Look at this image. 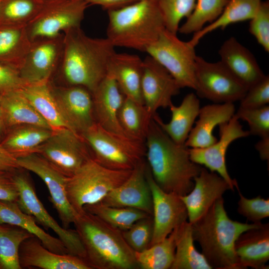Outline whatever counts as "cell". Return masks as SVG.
Segmentation results:
<instances>
[{"label":"cell","mask_w":269,"mask_h":269,"mask_svg":"<svg viewBox=\"0 0 269 269\" xmlns=\"http://www.w3.org/2000/svg\"><path fill=\"white\" fill-rule=\"evenodd\" d=\"M195 91L198 97L214 103L240 101L248 88L220 61L210 62L197 56Z\"/></svg>","instance_id":"obj_12"},{"label":"cell","mask_w":269,"mask_h":269,"mask_svg":"<svg viewBox=\"0 0 269 269\" xmlns=\"http://www.w3.org/2000/svg\"><path fill=\"white\" fill-rule=\"evenodd\" d=\"M107 11L106 37L115 47L146 52L165 29L157 0H138Z\"/></svg>","instance_id":"obj_5"},{"label":"cell","mask_w":269,"mask_h":269,"mask_svg":"<svg viewBox=\"0 0 269 269\" xmlns=\"http://www.w3.org/2000/svg\"><path fill=\"white\" fill-rule=\"evenodd\" d=\"M24 229L0 224V269H21L19 249L21 243L33 236Z\"/></svg>","instance_id":"obj_37"},{"label":"cell","mask_w":269,"mask_h":269,"mask_svg":"<svg viewBox=\"0 0 269 269\" xmlns=\"http://www.w3.org/2000/svg\"><path fill=\"white\" fill-rule=\"evenodd\" d=\"M233 103H213L201 107L198 119L191 130L185 145L189 148H205L216 142L214 129L228 122L234 115Z\"/></svg>","instance_id":"obj_24"},{"label":"cell","mask_w":269,"mask_h":269,"mask_svg":"<svg viewBox=\"0 0 269 269\" xmlns=\"http://www.w3.org/2000/svg\"><path fill=\"white\" fill-rule=\"evenodd\" d=\"M269 103V76H265L260 81L248 89L240 100L242 108H256L268 105Z\"/></svg>","instance_id":"obj_46"},{"label":"cell","mask_w":269,"mask_h":269,"mask_svg":"<svg viewBox=\"0 0 269 269\" xmlns=\"http://www.w3.org/2000/svg\"><path fill=\"white\" fill-rule=\"evenodd\" d=\"M1 107L5 128L28 124L51 129L22 94L21 90L2 95Z\"/></svg>","instance_id":"obj_29"},{"label":"cell","mask_w":269,"mask_h":269,"mask_svg":"<svg viewBox=\"0 0 269 269\" xmlns=\"http://www.w3.org/2000/svg\"><path fill=\"white\" fill-rule=\"evenodd\" d=\"M13 173L0 170V200L16 202L18 199V190Z\"/></svg>","instance_id":"obj_48"},{"label":"cell","mask_w":269,"mask_h":269,"mask_svg":"<svg viewBox=\"0 0 269 269\" xmlns=\"http://www.w3.org/2000/svg\"><path fill=\"white\" fill-rule=\"evenodd\" d=\"M146 167L143 159L101 202L109 206L137 209L152 216V198L146 176Z\"/></svg>","instance_id":"obj_19"},{"label":"cell","mask_w":269,"mask_h":269,"mask_svg":"<svg viewBox=\"0 0 269 269\" xmlns=\"http://www.w3.org/2000/svg\"><path fill=\"white\" fill-rule=\"evenodd\" d=\"M81 135L93 158L110 169L132 170L145 155L144 142L107 131L96 123Z\"/></svg>","instance_id":"obj_7"},{"label":"cell","mask_w":269,"mask_h":269,"mask_svg":"<svg viewBox=\"0 0 269 269\" xmlns=\"http://www.w3.org/2000/svg\"><path fill=\"white\" fill-rule=\"evenodd\" d=\"M36 153L67 177L93 158L91 149L82 136L66 128L53 130L52 134L38 147Z\"/></svg>","instance_id":"obj_11"},{"label":"cell","mask_w":269,"mask_h":269,"mask_svg":"<svg viewBox=\"0 0 269 269\" xmlns=\"http://www.w3.org/2000/svg\"><path fill=\"white\" fill-rule=\"evenodd\" d=\"M124 134L130 138L145 142L152 117L143 104L125 97L118 115Z\"/></svg>","instance_id":"obj_35"},{"label":"cell","mask_w":269,"mask_h":269,"mask_svg":"<svg viewBox=\"0 0 269 269\" xmlns=\"http://www.w3.org/2000/svg\"><path fill=\"white\" fill-rule=\"evenodd\" d=\"M26 85L17 67L0 62V95L20 90Z\"/></svg>","instance_id":"obj_47"},{"label":"cell","mask_w":269,"mask_h":269,"mask_svg":"<svg viewBox=\"0 0 269 269\" xmlns=\"http://www.w3.org/2000/svg\"><path fill=\"white\" fill-rule=\"evenodd\" d=\"M31 43L26 25L0 24V62L18 68Z\"/></svg>","instance_id":"obj_33"},{"label":"cell","mask_w":269,"mask_h":269,"mask_svg":"<svg viewBox=\"0 0 269 269\" xmlns=\"http://www.w3.org/2000/svg\"><path fill=\"white\" fill-rule=\"evenodd\" d=\"M219 54L220 61L248 89L266 75L252 52L235 37L223 42Z\"/></svg>","instance_id":"obj_23"},{"label":"cell","mask_w":269,"mask_h":269,"mask_svg":"<svg viewBox=\"0 0 269 269\" xmlns=\"http://www.w3.org/2000/svg\"><path fill=\"white\" fill-rule=\"evenodd\" d=\"M1 95H0V135L2 134L3 132L5 127L4 124L3 118H2V111H1Z\"/></svg>","instance_id":"obj_52"},{"label":"cell","mask_w":269,"mask_h":269,"mask_svg":"<svg viewBox=\"0 0 269 269\" xmlns=\"http://www.w3.org/2000/svg\"><path fill=\"white\" fill-rule=\"evenodd\" d=\"M88 5L84 0L44 1L39 12L26 25L30 40L56 38L80 27Z\"/></svg>","instance_id":"obj_9"},{"label":"cell","mask_w":269,"mask_h":269,"mask_svg":"<svg viewBox=\"0 0 269 269\" xmlns=\"http://www.w3.org/2000/svg\"><path fill=\"white\" fill-rule=\"evenodd\" d=\"M240 197L238 202L237 211L252 223H261L269 216V199L262 198L261 195L253 198L243 196L239 187L236 188Z\"/></svg>","instance_id":"obj_44"},{"label":"cell","mask_w":269,"mask_h":269,"mask_svg":"<svg viewBox=\"0 0 269 269\" xmlns=\"http://www.w3.org/2000/svg\"><path fill=\"white\" fill-rule=\"evenodd\" d=\"M234 249L240 269H269L266 263L269 260V223H262L242 233Z\"/></svg>","instance_id":"obj_25"},{"label":"cell","mask_w":269,"mask_h":269,"mask_svg":"<svg viewBox=\"0 0 269 269\" xmlns=\"http://www.w3.org/2000/svg\"><path fill=\"white\" fill-rule=\"evenodd\" d=\"M196 0H157L165 29L177 34L179 24L192 12Z\"/></svg>","instance_id":"obj_41"},{"label":"cell","mask_w":269,"mask_h":269,"mask_svg":"<svg viewBox=\"0 0 269 269\" xmlns=\"http://www.w3.org/2000/svg\"><path fill=\"white\" fill-rule=\"evenodd\" d=\"M51 88L69 129L81 134L96 123L92 94L88 89L81 86Z\"/></svg>","instance_id":"obj_18"},{"label":"cell","mask_w":269,"mask_h":269,"mask_svg":"<svg viewBox=\"0 0 269 269\" xmlns=\"http://www.w3.org/2000/svg\"><path fill=\"white\" fill-rule=\"evenodd\" d=\"M84 210L121 231L128 229L138 220L150 215L137 209L109 206L101 202L87 205Z\"/></svg>","instance_id":"obj_38"},{"label":"cell","mask_w":269,"mask_h":269,"mask_svg":"<svg viewBox=\"0 0 269 269\" xmlns=\"http://www.w3.org/2000/svg\"><path fill=\"white\" fill-rule=\"evenodd\" d=\"M191 191L180 196L187 211L188 222L192 224L202 217L214 203L227 190L234 188L218 173L202 167L193 179Z\"/></svg>","instance_id":"obj_20"},{"label":"cell","mask_w":269,"mask_h":269,"mask_svg":"<svg viewBox=\"0 0 269 269\" xmlns=\"http://www.w3.org/2000/svg\"><path fill=\"white\" fill-rule=\"evenodd\" d=\"M262 224H248L231 219L222 197L217 199L202 217L191 224L192 236L212 269H240L234 247L243 232Z\"/></svg>","instance_id":"obj_3"},{"label":"cell","mask_w":269,"mask_h":269,"mask_svg":"<svg viewBox=\"0 0 269 269\" xmlns=\"http://www.w3.org/2000/svg\"><path fill=\"white\" fill-rule=\"evenodd\" d=\"M195 46L180 39L177 34L165 29L145 52L163 66L181 88L195 91L197 55Z\"/></svg>","instance_id":"obj_8"},{"label":"cell","mask_w":269,"mask_h":269,"mask_svg":"<svg viewBox=\"0 0 269 269\" xmlns=\"http://www.w3.org/2000/svg\"><path fill=\"white\" fill-rule=\"evenodd\" d=\"M115 47L107 38L87 36L80 27L63 33L59 65L67 86H81L91 93L107 76Z\"/></svg>","instance_id":"obj_2"},{"label":"cell","mask_w":269,"mask_h":269,"mask_svg":"<svg viewBox=\"0 0 269 269\" xmlns=\"http://www.w3.org/2000/svg\"><path fill=\"white\" fill-rule=\"evenodd\" d=\"M219 127V140L205 148H189L191 160L194 163L218 173L233 188L239 187L237 181L230 176L226 164V155L229 145L235 140L250 135L234 115Z\"/></svg>","instance_id":"obj_15"},{"label":"cell","mask_w":269,"mask_h":269,"mask_svg":"<svg viewBox=\"0 0 269 269\" xmlns=\"http://www.w3.org/2000/svg\"><path fill=\"white\" fill-rule=\"evenodd\" d=\"M42 0L45 1V0Z\"/></svg>","instance_id":"obj_53"},{"label":"cell","mask_w":269,"mask_h":269,"mask_svg":"<svg viewBox=\"0 0 269 269\" xmlns=\"http://www.w3.org/2000/svg\"><path fill=\"white\" fill-rule=\"evenodd\" d=\"M141 93L143 105L152 117L161 108H169L181 89L168 71L147 55L143 60Z\"/></svg>","instance_id":"obj_17"},{"label":"cell","mask_w":269,"mask_h":269,"mask_svg":"<svg viewBox=\"0 0 269 269\" xmlns=\"http://www.w3.org/2000/svg\"><path fill=\"white\" fill-rule=\"evenodd\" d=\"M20 168L38 176L46 184L50 202L56 210L62 227L69 229L79 216L68 201L66 192L65 176L40 154L32 153L17 158Z\"/></svg>","instance_id":"obj_13"},{"label":"cell","mask_w":269,"mask_h":269,"mask_svg":"<svg viewBox=\"0 0 269 269\" xmlns=\"http://www.w3.org/2000/svg\"><path fill=\"white\" fill-rule=\"evenodd\" d=\"M169 108L171 117L168 123H164L157 113L152 119L175 142L185 144L198 117L201 108L200 101L197 95L190 93L184 97L179 106L172 104Z\"/></svg>","instance_id":"obj_27"},{"label":"cell","mask_w":269,"mask_h":269,"mask_svg":"<svg viewBox=\"0 0 269 269\" xmlns=\"http://www.w3.org/2000/svg\"><path fill=\"white\" fill-rule=\"evenodd\" d=\"M234 116L238 119L247 122L250 135L260 138L269 136V106L256 108L239 107Z\"/></svg>","instance_id":"obj_43"},{"label":"cell","mask_w":269,"mask_h":269,"mask_svg":"<svg viewBox=\"0 0 269 269\" xmlns=\"http://www.w3.org/2000/svg\"><path fill=\"white\" fill-rule=\"evenodd\" d=\"M144 143L147 164L158 186L180 196L189 193L202 167L191 160L189 148L175 142L153 119Z\"/></svg>","instance_id":"obj_1"},{"label":"cell","mask_w":269,"mask_h":269,"mask_svg":"<svg viewBox=\"0 0 269 269\" xmlns=\"http://www.w3.org/2000/svg\"><path fill=\"white\" fill-rule=\"evenodd\" d=\"M153 230V218L150 215L138 220L131 227L122 231L128 245L134 252H139L150 246Z\"/></svg>","instance_id":"obj_42"},{"label":"cell","mask_w":269,"mask_h":269,"mask_svg":"<svg viewBox=\"0 0 269 269\" xmlns=\"http://www.w3.org/2000/svg\"><path fill=\"white\" fill-rule=\"evenodd\" d=\"M146 176L153 204V230L150 246L164 240L175 229L187 221L188 213L180 195L166 192L156 183L147 164Z\"/></svg>","instance_id":"obj_14"},{"label":"cell","mask_w":269,"mask_h":269,"mask_svg":"<svg viewBox=\"0 0 269 269\" xmlns=\"http://www.w3.org/2000/svg\"><path fill=\"white\" fill-rule=\"evenodd\" d=\"M62 35L54 38L32 41L18 67L21 77L26 84L50 81L59 65L63 46Z\"/></svg>","instance_id":"obj_16"},{"label":"cell","mask_w":269,"mask_h":269,"mask_svg":"<svg viewBox=\"0 0 269 269\" xmlns=\"http://www.w3.org/2000/svg\"><path fill=\"white\" fill-rule=\"evenodd\" d=\"M0 224L20 227L36 237L47 249L59 254H69L62 242L39 227L34 218L24 212L16 201L0 200Z\"/></svg>","instance_id":"obj_28"},{"label":"cell","mask_w":269,"mask_h":269,"mask_svg":"<svg viewBox=\"0 0 269 269\" xmlns=\"http://www.w3.org/2000/svg\"><path fill=\"white\" fill-rule=\"evenodd\" d=\"M230 0H196L195 7L180 26L178 32L183 34L196 33L207 23H212L222 13Z\"/></svg>","instance_id":"obj_39"},{"label":"cell","mask_w":269,"mask_h":269,"mask_svg":"<svg viewBox=\"0 0 269 269\" xmlns=\"http://www.w3.org/2000/svg\"><path fill=\"white\" fill-rule=\"evenodd\" d=\"M143 68V61L138 55L116 52L111 60L108 71L126 97L142 104Z\"/></svg>","instance_id":"obj_26"},{"label":"cell","mask_w":269,"mask_h":269,"mask_svg":"<svg viewBox=\"0 0 269 269\" xmlns=\"http://www.w3.org/2000/svg\"><path fill=\"white\" fill-rule=\"evenodd\" d=\"M255 148L258 151L263 160L269 161V136L261 138L255 144Z\"/></svg>","instance_id":"obj_51"},{"label":"cell","mask_w":269,"mask_h":269,"mask_svg":"<svg viewBox=\"0 0 269 269\" xmlns=\"http://www.w3.org/2000/svg\"><path fill=\"white\" fill-rule=\"evenodd\" d=\"M89 5L94 4L101 6L107 11L122 8L138 0H84Z\"/></svg>","instance_id":"obj_50"},{"label":"cell","mask_w":269,"mask_h":269,"mask_svg":"<svg viewBox=\"0 0 269 269\" xmlns=\"http://www.w3.org/2000/svg\"><path fill=\"white\" fill-rule=\"evenodd\" d=\"M262 0H230L220 15L213 22L194 33L189 41L196 46L207 34L229 25L251 19L257 12Z\"/></svg>","instance_id":"obj_32"},{"label":"cell","mask_w":269,"mask_h":269,"mask_svg":"<svg viewBox=\"0 0 269 269\" xmlns=\"http://www.w3.org/2000/svg\"><path fill=\"white\" fill-rule=\"evenodd\" d=\"M19 261L22 269H92L87 262L79 257L50 251L34 236L25 240L20 245Z\"/></svg>","instance_id":"obj_21"},{"label":"cell","mask_w":269,"mask_h":269,"mask_svg":"<svg viewBox=\"0 0 269 269\" xmlns=\"http://www.w3.org/2000/svg\"><path fill=\"white\" fill-rule=\"evenodd\" d=\"M92 94L95 122L107 131L125 135L118 118L125 96L110 73H108Z\"/></svg>","instance_id":"obj_22"},{"label":"cell","mask_w":269,"mask_h":269,"mask_svg":"<svg viewBox=\"0 0 269 269\" xmlns=\"http://www.w3.org/2000/svg\"><path fill=\"white\" fill-rule=\"evenodd\" d=\"M20 168L17 158L0 142V170L14 172Z\"/></svg>","instance_id":"obj_49"},{"label":"cell","mask_w":269,"mask_h":269,"mask_svg":"<svg viewBox=\"0 0 269 269\" xmlns=\"http://www.w3.org/2000/svg\"><path fill=\"white\" fill-rule=\"evenodd\" d=\"M249 30L259 44L269 52V2L262 1L254 17L250 19Z\"/></svg>","instance_id":"obj_45"},{"label":"cell","mask_w":269,"mask_h":269,"mask_svg":"<svg viewBox=\"0 0 269 269\" xmlns=\"http://www.w3.org/2000/svg\"><path fill=\"white\" fill-rule=\"evenodd\" d=\"M21 92L52 130L68 128L59 111L50 81L27 84Z\"/></svg>","instance_id":"obj_31"},{"label":"cell","mask_w":269,"mask_h":269,"mask_svg":"<svg viewBox=\"0 0 269 269\" xmlns=\"http://www.w3.org/2000/svg\"><path fill=\"white\" fill-rule=\"evenodd\" d=\"M132 170L110 169L91 158L67 177L66 192L68 201L78 214H82L85 206L101 202L129 176Z\"/></svg>","instance_id":"obj_6"},{"label":"cell","mask_w":269,"mask_h":269,"mask_svg":"<svg viewBox=\"0 0 269 269\" xmlns=\"http://www.w3.org/2000/svg\"><path fill=\"white\" fill-rule=\"evenodd\" d=\"M1 143L16 158L36 153L39 146L52 134L53 130L24 124L12 127Z\"/></svg>","instance_id":"obj_30"},{"label":"cell","mask_w":269,"mask_h":269,"mask_svg":"<svg viewBox=\"0 0 269 269\" xmlns=\"http://www.w3.org/2000/svg\"><path fill=\"white\" fill-rule=\"evenodd\" d=\"M44 2L42 0H0V24L26 25Z\"/></svg>","instance_id":"obj_40"},{"label":"cell","mask_w":269,"mask_h":269,"mask_svg":"<svg viewBox=\"0 0 269 269\" xmlns=\"http://www.w3.org/2000/svg\"><path fill=\"white\" fill-rule=\"evenodd\" d=\"M174 231L175 252L170 269H212L194 246L191 224L186 221Z\"/></svg>","instance_id":"obj_34"},{"label":"cell","mask_w":269,"mask_h":269,"mask_svg":"<svg viewBox=\"0 0 269 269\" xmlns=\"http://www.w3.org/2000/svg\"><path fill=\"white\" fill-rule=\"evenodd\" d=\"M175 233L174 230L164 240L142 251L134 252L138 268L170 269L174 259Z\"/></svg>","instance_id":"obj_36"},{"label":"cell","mask_w":269,"mask_h":269,"mask_svg":"<svg viewBox=\"0 0 269 269\" xmlns=\"http://www.w3.org/2000/svg\"><path fill=\"white\" fill-rule=\"evenodd\" d=\"M74 224L85 251V261L92 269L138 268L134 252L121 230L85 211Z\"/></svg>","instance_id":"obj_4"},{"label":"cell","mask_w":269,"mask_h":269,"mask_svg":"<svg viewBox=\"0 0 269 269\" xmlns=\"http://www.w3.org/2000/svg\"><path fill=\"white\" fill-rule=\"evenodd\" d=\"M13 177L18 190L16 202L20 209L32 216L46 230L51 229L55 232L69 254L85 260V251L77 232L63 228L49 214L38 198L26 170L19 168L13 173Z\"/></svg>","instance_id":"obj_10"}]
</instances>
